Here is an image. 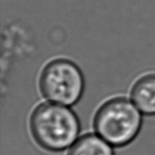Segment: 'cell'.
I'll list each match as a JSON object with an SVG mask.
<instances>
[{
  "label": "cell",
  "mask_w": 155,
  "mask_h": 155,
  "mask_svg": "<svg viewBox=\"0 0 155 155\" xmlns=\"http://www.w3.org/2000/svg\"><path fill=\"white\" fill-rule=\"evenodd\" d=\"M44 98L56 104L72 106L77 104L84 91V78L72 61L59 58L44 67L39 78Z\"/></svg>",
  "instance_id": "3957f363"
},
{
  "label": "cell",
  "mask_w": 155,
  "mask_h": 155,
  "mask_svg": "<svg viewBox=\"0 0 155 155\" xmlns=\"http://www.w3.org/2000/svg\"><path fill=\"white\" fill-rule=\"evenodd\" d=\"M33 138L49 152L64 151L74 144L80 132V123L70 108L44 103L37 106L29 119Z\"/></svg>",
  "instance_id": "6da1fadb"
},
{
  "label": "cell",
  "mask_w": 155,
  "mask_h": 155,
  "mask_svg": "<svg viewBox=\"0 0 155 155\" xmlns=\"http://www.w3.org/2000/svg\"><path fill=\"white\" fill-rule=\"evenodd\" d=\"M142 115L137 107L125 98L105 102L96 113L94 127L97 134L114 147H124L138 136Z\"/></svg>",
  "instance_id": "7a4b0ae2"
},
{
  "label": "cell",
  "mask_w": 155,
  "mask_h": 155,
  "mask_svg": "<svg viewBox=\"0 0 155 155\" xmlns=\"http://www.w3.org/2000/svg\"><path fill=\"white\" fill-rule=\"evenodd\" d=\"M131 98L135 106L146 115H155V74L140 78L131 90Z\"/></svg>",
  "instance_id": "277c9868"
},
{
  "label": "cell",
  "mask_w": 155,
  "mask_h": 155,
  "mask_svg": "<svg viewBox=\"0 0 155 155\" xmlns=\"http://www.w3.org/2000/svg\"><path fill=\"white\" fill-rule=\"evenodd\" d=\"M68 155H114L113 148L99 136L88 134L74 143Z\"/></svg>",
  "instance_id": "5b68a950"
}]
</instances>
